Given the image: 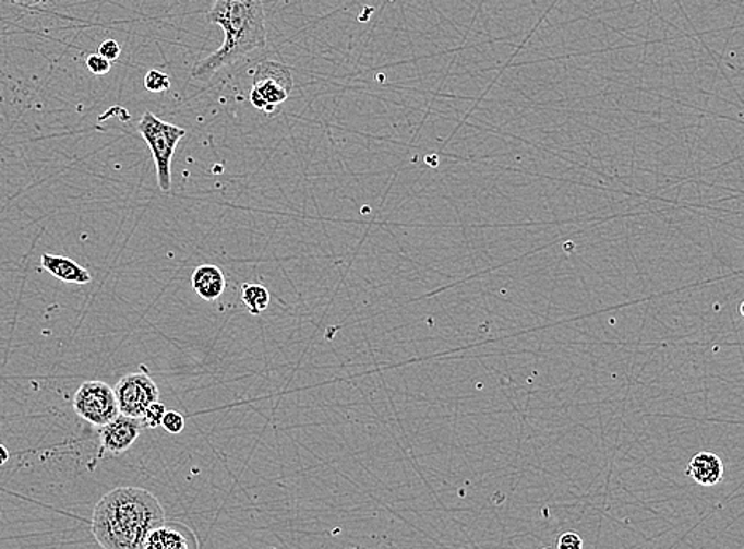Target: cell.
Returning <instances> with one entry per match:
<instances>
[{"label":"cell","mask_w":744,"mask_h":549,"mask_svg":"<svg viewBox=\"0 0 744 549\" xmlns=\"http://www.w3.org/2000/svg\"><path fill=\"white\" fill-rule=\"evenodd\" d=\"M139 132L148 143L155 159L157 184L160 191L172 189V159L178 142L187 135L183 128L157 118L152 111H145L139 122Z\"/></svg>","instance_id":"3"},{"label":"cell","mask_w":744,"mask_h":549,"mask_svg":"<svg viewBox=\"0 0 744 549\" xmlns=\"http://www.w3.org/2000/svg\"><path fill=\"white\" fill-rule=\"evenodd\" d=\"M184 426H187L184 416L181 415V413L170 410L166 411V415H164L163 425H160V428H164L167 430V432L177 435V433L183 432Z\"/></svg>","instance_id":"15"},{"label":"cell","mask_w":744,"mask_h":549,"mask_svg":"<svg viewBox=\"0 0 744 549\" xmlns=\"http://www.w3.org/2000/svg\"><path fill=\"white\" fill-rule=\"evenodd\" d=\"M86 65L94 75H107L111 69V62H108L107 59H104L100 55H91L89 58L86 59Z\"/></svg>","instance_id":"16"},{"label":"cell","mask_w":744,"mask_h":549,"mask_svg":"<svg viewBox=\"0 0 744 549\" xmlns=\"http://www.w3.org/2000/svg\"><path fill=\"white\" fill-rule=\"evenodd\" d=\"M120 415L142 418L153 402L159 401V390L146 373H131L122 377L113 387Z\"/></svg>","instance_id":"6"},{"label":"cell","mask_w":744,"mask_h":549,"mask_svg":"<svg viewBox=\"0 0 744 549\" xmlns=\"http://www.w3.org/2000/svg\"><path fill=\"white\" fill-rule=\"evenodd\" d=\"M97 55L103 56V58L107 59L108 62L117 61V59L121 56L120 44L115 40H105L103 44H100L99 52H97Z\"/></svg>","instance_id":"17"},{"label":"cell","mask_w":744,"mask_h":549,"mask_svg":"<svg viewBox=\"0 0 744 549\" xmlns=\"http://www.w3.org/2000/svg\"><path fill=\"white\" fill-rule=\"evenodd\" d=\"M12 2L16 3V5L26 7V9H31V7L38 5V3L44 2V0H12Z\"/></svg>","instance_id":"19"},{"label":"cell","mask_w":744,"mask_h":549,"mask_svg":"<svg viewBox=\"0 0 744 549\" xmlns=\"http://www.w3.org/2000/svg\"><path fill=\"white\" fill-rule=\"evenodd\" d=\"M164 521L166 512L155 494L122 486L97 502L91 530L104 549H143L148 535Z\"/></svg>","instance_id":"1"},{"label":"cell","mask_w":744,"mask_h":549,"mask_svg":"<svg viewBox=\"0 0 744 549\" xmlns=\"http://www.w3.org/2000/svg\"><path fill=\"white\" fill-rule=\"evenodd\" d=\"M686 474L698 485L715 486L724 478V464L718 454L711 453V451H701L691 460Z\"/></svg>","instance_id":"9"},{"label":"cell","mask_w":744,"mask_h":549,"mask_svg":"<svg viewBox=\"0 0 744 549\" xmlns=\"http://www.w3.org/2000/svg\"><path fill=\"white\" fill-rule=\"evenodd\" d=\"M295 87L291 69L283 62L262 61L253 76L250 100L257 110L274 114L279 105L288 100Z\"/></svg>","instance_id":"4"},{"label":"cell","mask_w":744,"mask_h":549,"mask_svg":"<svg viewBox=\"0 0 744 549\" xmlns=\"http://www.w3.org/2000/svg\"><path fill=\"white\" fill-rule=\"evenodd\" d=\"M166 411H167L166 405L160 404L159 401L153 402V404L149 405L148 408H146L145 413H143L142 418H140L143 428L148 429L160 428Z\"/></svg>","instance_id":"13"},{"label":"cell","mask_w":744,"mask_h":549,"mask_svg":"<svg viewBox=\"0 0 744 549\" xmlns=\"http://www.w3.org/2000/svg\"><path fill=\"white\" fill-rule=\"evenodd\" d=\"M143 549H199L197 535L187 524L164 521L148 535Z\"/></svg>","instance_id":"8"},{"label":"cell","mask_w":744,"mask_h":549,"mask_svg":"<svg viewBox=\"0 0 744 549\" xmlns=\"http://www.w3.org/2000/svg\"><path fill=\"white\" fill-rule=\"evenodd\" d=\"M73 410L96 428H104L120 415L113 387L104 381H86L73 397Z\"/></svg>","instance_id":"5"},{"label":"cell","mask_w":744,"mask_h":549,"mask_svg":"<svg viewBox=\"0 0 744 549\" xmlns=\"http://www.w3.org/2000/svg\"><path fill=\"white\" fill-rule=\"evenodd\" d=\"M207 21L221 27L225 41L192 69L191 76L197 82H209L219 70L267 50L262 0H215Z\"/></svg>","instance_id":"2"},{"label":"cell","mask_w":744,"mask_h":549,"mask_svg":"<svg viewBox=\"0 0 744 549\" xmlns=\"http://www.w3.org/2000/svg\"><path fill=\"white\" fill-rule=\"evenodd\" d=\"M541 549H550V548H541Z\"/></svg>","instance_id":"21"},{"label":"cell","mask_w":744,"mask_h":549,"mask_svg":"<svg viewBox=\"0 0 744 549\" xmlns=\"http://www.w3.org/2000/svg\"><path fill=\"white\" fill-rule=\"evenodd\" d=\"M9 460H10L9 450H7L5 446L0 445V467L9 463Z\"/></svg>","instance_id":"20"},{"label":"cell","mask_w":744,"mask_h":549,"mask_svg":"<svg viewBox=\"0 0 744 549\" xmlns=\"http://www.w3.org/2000/svg\"><path fill=\"white\" fill-rule=\"evenodd\" d=\"M142 428L143 425L140 419L118 415L113 421L100 428L103 450L113 454V456H120V454L125 453L129 447L134 445L140 432H142Z\"/></svg>","instance_id":"7"},{"label":"cell","mask_w":744,"mask_h":549,"mask_svg":"<svg viewBox=\"0 0 744 549\" xmlns=\"http://www.w3.org/2000/svg\"><path fill=\"white\" fill-rule=\"evenodd\" d=\"M40 264L48 274L64 283L87 285V283L93 282V275L85 267H82V265L76 264L75 261L69 258L45 253L41 254Z\"/></svg>","instance_id":"10"},{"label":"cell","mask_w":744,"mask_h":549,"mask_svg":"<svg viewBox=\"0 0 744 549\" xmlns=\"http://www.w3.org/2000/svg\"><path fill=\"white\" fill-rule=\"evenodd\" d=\"M585 544H583V538L575 533H565L561 535L557 540V549H583Z\"/></svg>","instance_id":"18"},{"label":"cell","mask_w":744,"mask_h":549,"mask_svg":"<svg viewBox=\"0 0 744 549\" xmlns=\"http://www.w3.org/2000/svg\"><path fill=\"white\" fill-rule=\"evenodd\" d=\"M172 82H170V76L166 73L160 72V70H149L145 75V87L152 93H166L170 89Z\"/></svg>","instance_id":"14"},{"label":"cell","mask_w":744,"mask_h":549,"mask_svg":"<svg viewBox=\"0 0 744 549\" xmlns=\"http://www.w3.org/2000/svg\"><path fill=\"white\" fill-rule=\"evenodd\" d=\"M192 288L204 300L213 302L226 291V276L216 265H201L191 276Z\"/></svg>","instance_id":"11"},{"label":"cell","mask_w":744,"mask_h":549,"mask_svg":"<svg viewBox=\"0 0 744 549\" xmlns=\"http://www.w3.org/2000/svg\"><path fill=\"white\" fill-rule=\"evenodd\" d=\"M242 302L243 306L250 310L251 314L257 317L262 311L267 310L271 306V293L265 286L256 285V283H247L242 286Z\"/></svg>","instance_id":"12"}]
</instances>
